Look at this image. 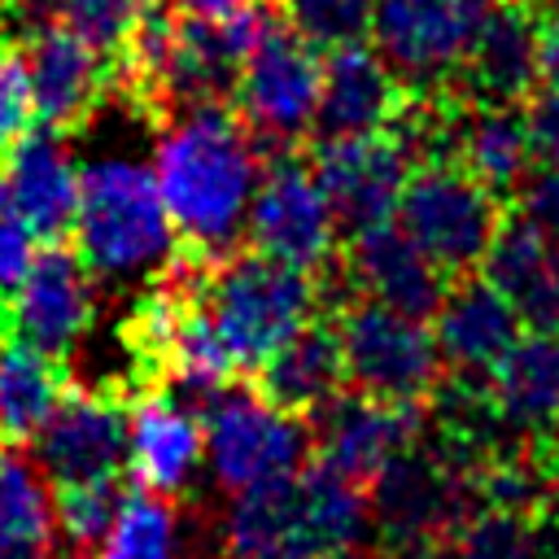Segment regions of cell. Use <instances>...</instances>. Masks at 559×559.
Returning a JSON list of instances; mask_svg holds the SVG:
<instances>
[{
	"label": "cell",
	"mask_w": 559,
	"mask_h": 559,
	"mask_svg": "<svg viewBox=\"0 0 559 559\" xmlns=\"http://www.w3.org/2000/svg\"><path fill=\"white\" fill-rule=\"evenodd\" d=\"M157 131L153 179L179 245L223 258L245 240V214L266 153L231 105H183Z\"/></svg>",
	"instance_id": "1"
},
{
	"label": "cell",
	"mask_w": 559,
	"mask_h": 559,
	"mask_svg": "<svg viewBox=\"0 0 559 559\" xmlns=\"http://www.w3.org/2000/svg\"><path fill=\"white\" fill-rule=\"evenodd\" d=\"M74 249L96 280H153L179 249L157 179L131 157H96L79 175Z\"/></svg>",
	"instance_id": "2"
},
{
	"label": "cell",
	"mask_w": 559,
	"mask_h": 559,
	"mask_svg": "<svg viewBox=\"0 0 559 559\" xmlns=\"http://www.w3.org/2000/svg\"><path fill=\"white\" fill-rule=\"evenodd\" d=\"M201 301L231 367L253 376L301 323L319 314V284L310 271L240 245L210 266Z\"/></svg>",
	"instance_id": "3"
},
{
	"label": "cell",
	"mask_w": 559,
	"mask_h": 559,
	"mask_svg": "<svg viewBox=\"0 0 559 559\" xmlns=\"http://www.w3.org/2000/svg\"><path fill=\"white\" fill-rule=\"evenodd\" d=\"M319 83H323V52L310 39H301L284 17H275L240 61L231 109L240 114L258 148L275 157L301 148L306 135H314Z\"/></svg>",
	"instance_id": "4"
},
{
	"label": "cell",
	"mask_w": 559,
	"mask_h": 559,
	"mask_svg": "<svg viewBox=\"0 0 559 559\" xmlns=\"http://www.w3.org/2000/svg\"><path fill=\"white\" fill-rule=\"evenodd\" d=\"M502 197H493L459 162H419L402 188L397 223L402 231L454 280L485 262L489 240L502 223Z\"/></svg>",
	"instance_id": "5"
},
{
	"label": "cell",
	"mask_w": 559,
	"mask_h": 559,
	"mask_svg": "<svg viewBox=\"0 0 559 559\" xmlns=\"http://www.w3.org/2000/svg\"><path fill=\"white\" fill-rule=\"evenodd\" d=\"M345 384L384 402H428L445 380V358L424 319L397 314L371 297L345 301L336 314Z\"/></svg>",
	"instance_id": "6"
},
{
	"label": "cell",
	"mask_w": 559,
	"mask_h": 559,
	"mask_svg": "<svg viewBox=\"0 0 559 559\" xmlns=\"http://www.w3.org/2000/svg\"><path fill=\"white\" fill-rule=\"evenodd\" d=\"M205 459L218 489L240 493L258 480L301 472L314 454L310 419L266 402L253 384H223L201 415Z\"/></svg>",
	"instance_id": "7"
},
{
	"label": "cell",
	"mask_w": 559,
	"mask_h": 559,
	"mask_svg": "<svg viewBox=\"0 0 559 559\" xmlns=\"http://www.w3.org/2000/svg\"><path fill=\"white\" fill-rule=\"evenodd\" d=\"M245 240L288 266L319 271L341 249V227L328 192L319 188L306 148H288L266 157L258 192L245 214Z\"/></svg>",
	"instance_id": "8"
},
{
	"label": "cell",
	"mask_w": 559,
	"mask_h": 559,
	"mask_svg": "<svg viewBox=\"0 0 559 559\" xmlns=\"http://www.w3.org/2000/svg\"><path fill=\"white\" fill-rule=\"evenodd\" d=\"M127 424H131V393L118 380H105L96 389L66 384L35 437L26 441L31 459L52 485H79V480H105L122 476L127 463Z\"/></svg>",
	"instance_id": "9"
},
{
	"label": "cell",
	"mask_w": 559,
	"mask_h": 559,
	"mask_svg": "<svg viewBox=\"0 0 559 559\" xmlns=\"http://www.w3.org/2000/svg\"><path fill=\"white\" fill-rule=\"evenodd\" d=\"M301 148L332 201L341 236H358L397 214L402 188L415 170V153L393 127L376 135H314Z\"/></svg>",
	"instance_id": "10"
},
{
	"label": "cell",
	"mask_w": 559,
	"mask_h": 559,
	"mask_svg": "<svg viewBox=\"0 0 559 559\" xmlns=\"http://www.w3.org/2000/svg\"><path fill=\"white\" fill-rule=\"evenodd\" d=\"M493 4L498 0H376L371 35L406 87H441L454 79Z\"/></svg>",
	"instance_id": "11"
},
{
	"label": "cell",
	"mask_w": 559,
	"mask_h": 559,
	"mask_svg": "<svg viewBox=\"0 0 559 559\" xmlns=\"http://www.w3.org/2000/svg\"><path fill=\"white\" fill-rule=\"evenodd\" d=\"M428 402H384L358 389H341L332 402H323L310 419L314 459L349 476L354 485H371L384 463H393L402 450L419 445L428 428Z\"/></svg>",
	"instance_id": "12"
},
{
	"label": "cell",
	"mask_w": 559,
	"mask_h": 559,
	"mask_svg": "<svg viewBox=\"0 0 559 559\" xmlns=\"http://www.w3.org/2000/svg\"><path fill=\"white\" fill-rule=\"evenodd\" d=\"M336 262H341V275L349 280L354 297H371V301H380L397 314L424 319V323H432V314L450 288V275L393 218L380 227H367L358 236H345L336 249Z\"/></svg>",
	"instance_id": "13"
},
{
	"label": "cell",
	"mask_w": 559,
	"mask_h": 559,
	"mask_svg": "<svg viewBox=\"0 0 559 559\" xmlns=\"http://www.w3.org/2000/svg\"><path fill=\"white\" fill-rule=\"evenodd\" d=\"M96 319V275L79 249L44 245L13 293V332L52 358H70L79 336Z\"/></svg>",
	"instance_id": "14"
},
{
	"label": "cell",
	"mask_w": 559,
	"mask_h": 559,
	"mask_svg": "<svg viewBox=\"0 0 559 559\" xmlns=\"http://www.w3.org/2000/svg\"><path fill=\"white\" fill-rule=\"evenodd\" d=\"M22 48L31 66L35 118L61 135H79L114 96V66L61 22H44L39 31L22 35Z\"/></svg>",
	"instance_id": "15"
},
{
	"label": "cell",
	"mask_w": 559,
	"mask_h": 559,
	"mask_svg": "<svg viewBox=\"0 0 559 559\" xmlns=\"http://www.w3.org/2000/svg\"><path fill=\"white\" fill-rule=\"evenodd\" d=\"M450 83L480 105H524L542 83V26L533 0H498Z\"/></svg>",
	"instance_id": "16"
},
{
	"label": "cell",
	"mask_w": 559,
	"mask_h": 559,
	"mask_svg": "<svg viewBox=\"0 0 559 559\" xmlns=\"http://www.w3.org/2000/svg\"><path fill=\"white\" fill-rule=\"evenodd\" d=\"M411 100L406 79L380 48L345 44L323 52V83L314 109V135H376L389 131Z\"/></svg>",
	"instance_id": "17"
},
{
	"label": "cell",
	"mask_w": 559,
	"mask_h": 559,
	"mask_svg": "<svg viewBox=\"0 0 559 559\" xmlns=\"http://www.w3.org/2000/svg\"><path fill=\"white\" fill-rule=\"evenodd\" d=\"M432 336L441 345L445 371H472V376H489L502 354L520 341V314L507 301L502 288H493L485 275L467 271L454 275L437 314H432Z\"/></svg>",
	"instance_id": "18"
},
{
	"label": "cell",
	"mask_w": 559,
	"mask_h": 559,
	"mask_svg": "<svg viewBox=\"0 0 559 559\" xmlns=\"http://www.w3.org/2000/svg\"><path fill=\"white\" fill-rule=\"evenodd\" d=\"M201 454H205V428L188 406H179L166 389H144L131 397L127 463L135 485L179 498Z\"/></svg>",
	"instance_id": "19"
},
{
	"label": "cell",
	"mask_w": 559,
	"mask_h": 559,
	"mask_svg": "<svg viewBox=\"0 0 559 559\" xmlns=\"http://www.w3.org/2000/svg\"><path fill=\"white\" fill-rule=\"evenodd\" d=\"M480 275L507 293L520 323L559 332V240L524 214H502Z\"/></svg>",
	"instance_id": "20"
},
{
	"label": "cell",
	"mask_w": 559,
	"mask_h": 559,
	"mask_svg": "<svg viewBox=\"0 0 559 559\" xmlns=\"http://www.w3.org/2000/svg\"><path fill=\"white\" fill-rule=\"evenodd\" d=\"M9 188L35 231L39 245H61L74 236L79 214V170L70 157V144L52 127H31L4 157Z\"/></svg>",
	"instance_id": "21"
},
{
	"label": "cell",
	"mask_w": 559,
	"mask_h": 559,
	"mask_svg": "<svg viewBox=\"0 0 559 559\" xmlns=\"http://www.w3.org/2000/svg\"><path fill=\"white\" fill-rule=\"evenodd\" d=\"M249 384L275 402L288 415H314L323 402H332L345 389V354H341V332L332 314H314L301 323L253 376Z\"/></svg>",
	"instance_id": "22"
},
{
	"label": "cell",
	"mask_w": 559,
	"mask_h": 559,
	"mask_svg": "<svg viewBox=\"0 0 559 559\" xmlns=\"http://www.w3.org/2000/svg\"><path fill=\"white\" fill-rule=\"evenodd\" d=\"M489 397L515 437L559 432V332L528 328L489 371Z\"/></svg>",
	"instance_id": "23"
},
{
	"label": "cell",
	"mask_w": 559,
	"mask_h": 559,
	"mask_svg": "<svg viewBox=\"0 0 559 559\" xmlns=\"http://www.w3.org/2000/svg\"><path fill=\"white\" fill-rule=\"evenodd\" d=\"M450 162L476 175L493 197L511 201L533 170V148L524 131V105H480L463 100L450 135Z\"/></svg>",
	"instance_id": "24"
},
{
	"label": "cell",
	"mask_w": 559,
	"mask_h": 559,
	"mask_svg": "<svg viewBox=\"0 0 559 559\" xmlns=\"http://www.w3.org/2000/svg\"><path fill=\"white\" fill-rule=\"evenodd\" d=\"M66 384L70 362L35 349L17 332L0 336V441L26 445Z\"/></svg>",
	"instance_id": "25"
},
{
	"label": "cell",
	"mask_w": 559,
	"mask_h": 559,
	"mask_svg": "<svg viewBox=\"0 0 559 559\" xmlns=\"http://www.w3.org/2000/svg\"><path fill=\"white\" fill-rule=\"evenodd\" d=\"M179 550V507L175 498L131 485L122 507L96 550V559H175Z\"/></svg>",
	"instance_id": "26"
},
{
	"label": "cell",
	"mask_w": 559,
	"mask_h": 559,
	"mask_svg": "<svg viewBox=\"0 0 559 559\" xmlns=\"http://www.w3.org/2000/svg\"><path fill=\"white\" fill-rule=\"evenodd\" d=\"M0 533L31 546H57V511H52L48 476L22 445L0 450Z\"/></svg>",
	"instance_id": "27"
},
{
	"label": "cell",
	"mask_w": 559,
	"mask_h": 559,
	"mask_svg": "<svg viewBox=\"0 0 559 559\" xmlns=\"http://www.w3.org/2000/svg\"><path fill=\"white\" fill-rule=\"evenodd\" d=\"M542 520L528 511L480 507L441 550V559H546Z\"/></svg>",
	"instance_id": "28"
},
{
	"label": "cell",
	"mask_w": 559,
	"mask_h": 559,
	"mask_svg": "<svg viewBox=\"0 0 559 559\" xmlns=\"http://www.w3.org/2000/svg\"><path fill=\"white\" fill-rule=\"evenodd\" d=\"M122 476L105 480H79V485H57L52 511H57V537L66 542V559H87L100 550L118 507H122Z\"/></svg>",
	"instance_id": "29"
},
{
	"label": "cell",
	"mask_w": 559,
	"mask_h": 559,
	"mask_svg": "<svg viewBox=\"0 0 559 559\" xmlns=\"http://www.w3.org/2000/svg\"><path fill=\"white\" fill-rule=\"evenodd\" d=\"M371 4L376 0H275L280 17L319 52L362 44L371 35Z\"/></svg>",
	"instance_id": "30"
},
{
	"label": "cell",
	"mask_w": 559,
	"mask_h": 559,
	"mask_svg": "<svg viewBox=\"0 0 559 559\" xmlns=\"http://www.w3.org/2000/svg\"><path fill=\"white\" fill-rule=\"evenodd\" d=\"M148 0H61L57 22L74 31L92 52H100L109 66L122 57L140 13Z\"/></svg>",
	"instance_id": "31"
},
{
	"label": "cell",
	"mask_w": 559,
	"mask_h": 559,
	"mask_svg": "<svg viewBox=\"0 0 559 559\" xmlns=\"http://www.w3.org/2000/svg\"><path fill=\"white\" fill-rule=\"evenodd\" d=\"M31 118H35V92H31L26 48L22 39L0 35V162L31 131Z\"/></svg>",
	"instance_id": "32"
},
{
	"label": "cell",
	"mask_w": 559,
	"mask_h": 559,
	"mask_svg": "<svg viewBox=\"0 0 559 559\" xmlns=\"http://www.w3.org/2000/svg\"><path fill=\"white\" fill-rule=\"evenodd\" d=\"M35 231L9 188V175H4V162H0V301H13L17 284L26 280L31 262H35Z\"/></svg>",
	"instance_id": "33"
},
{
	"label": "cell",
	"mask_w": 559,
	"mask_h": 559,
	"mask_svg": "<svg viewBox=\"0 0 559 559\" xmlns=\"http://www.w3.org/2000/svg\"><path fill=\"white\" fill-rule=\"evenodd\" d=\"M511 201H515V214H524L528 223H537L559 240V166L528 170V179L515 188Z\"/></svg>",
	"instance_id": "34"
},
{
	"label": "cell",
	"mask_w": 559,
	"mask_h": 559,
	"mask_svg": "<svg viewBox=\"0 0 559 559\" xmlns=\"http://www.w3.org/2000/svg\"><path fill=\"white\" fill-rule=\"evenodd\" d=\"M524 131L537 166H559V92L542 87L524 100Z\"/></svg>",
	"instance_id": "35"
},
{
	"label": "cell",
	"mask_w": 559,
	"mask_h": 559,
	"mask_svg": "<svg viewBox=\"0 0 559 559\" xmlns=\"http://www.w3.org/2000/svg\"><path fill=\"white\" fill-rule=\"evenodd\" d=\"M61 0H0V35H31L44 22H57Z\"/></svg>",
	"instance_id": "36"
},
{
	"label": "cell",
	"mask_w": 559,
	"mask_h": 559,
	"mask_svg": "<svg viewBox=\"0 0 559 559\" xmlns=\"http://www.w3.org/2000/svg\"><path fill=\"white\" fill-rule=\"evenodd\" d=\"M542 87L559 92V17H550V26H542Z\"/></svg>",
	"instance_id": "37"
},
{
	"label": "cell",
	"mask_w": 559,
	"mask_h": 559,
	"mask_svg": "<svg viewBox=\"0 0 559 559\" xmlns=\"http://www.w3.org/2000/svg\"><path fill=\"white\" fill-rule=\"evenodd\" d=\"M179 13H197V17H223V13H231V9H240V4H249V0H170Z\"/></svg>",
	"instance_id": "38"
},
{
	"label": "cell",
	"mask_w": 559,
	"mask_h": 559,
	"mask_svg": "<svg viewBox=\"0 0 559 559\" xmlns=\"http://www.w3.org/2000/svg\"><path fill=\"white\" fill-rule=\"evenodd\" d=\"M546 9H550V17H559V0H542Z\"/></svg>",
	"instance_id": "39"
}]
</instances>
